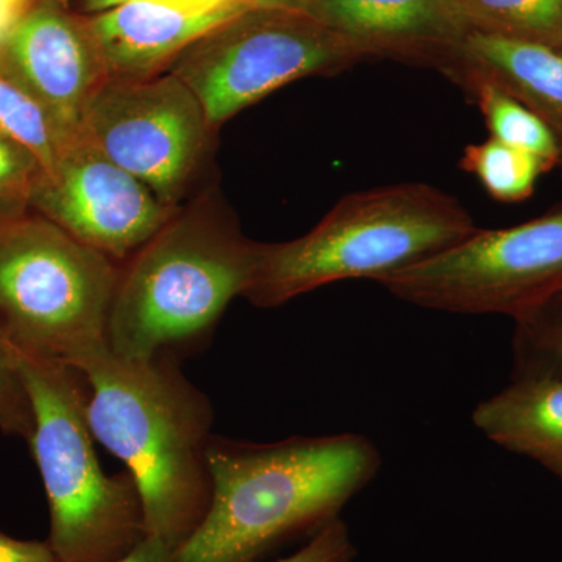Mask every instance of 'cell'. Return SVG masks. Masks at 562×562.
I'll return each instance as SVG.
<instances>
[{"label": "cell", "instance_id": "9", "mask_svg": "<svg viewBox=\"0 0 562 562\" xmlns=\"http://www.w3.org/2000/svg\"><path fill=\"white\" fill-rule=\"evenodd\" d=\"M211 128L176 76L106 79L85 111L81 135L176 209L209 149Z\"/></svg>", "mask_w": 562, "mask_h": 562}, {"label": "cell", "instance_id": "19", "mask_svg": "<svg viewBox=\"0 0 562 562\" xmlns=\"http://www.w3.org/2000/svg\"><path fill=\"white\" fill-rule=\"evenodd\" d=\"M0 135L20 144L40 162L43 176L57 168L63 149L69 140L63 138L49 114L25 91L9 72L0 68Z\"/></svg>", "mask_w": 562, "mask_h": 562}, {"label": "cell", "instance_id": "15", "mask_svg": "<svg viewBox=\"0 0 562 562\" xmlns=\"http://www.w3.org/2000/svg\"><path fill=\"white\" fill-rule=\"evenodd\" d=\"M473 99L484 117L491 138L516 149L530 151L553 171L560 161V149L550 128L528 106L491 81L465 79L458 83Z\"/></svg>", "mask_w": 562, "mask_h": 562}, {"label": "cell", "instance_id": "21", "mask_svg": "<svg viewBox=\"0 0 562 562\" xmlns=\"http://www.w3.org/2000/svg\"><path fill=\"white\" fill-rule=\"evenodd\" d=\"M0 431L31 441L33 409L13 344L0 327Z\"/></svg>", "mask_w": 562, "mask_h": 562}, {"label": "cell", "instance_id": "16", "mask_svg": "<svg viewBox=\"0 0 562 562\" xmlns=\"http://www.w3.org/2000/svg\"><path fill=\"white\" fill-rule=\"evenodd\" d=\"M462 171L472 173L494 201L520 203L528 201L536 184L553 168L541 158L501 140L487 138L469 144L460 160Z\"/></svg>", "mask_w": 562, "mask_h": 562}, {"label": "cell", "instance_id": "1", "mask_svg": "<svg viewBox=\"0 0 562 562\" xmlns=\"http://www.w3.org/2000/svg\"><path fill=\"white\" fill-rule=\"evenodd\" d=\"M209 464V512L171 562H257L314 535L375 479L382 457L355 432L269 443L213 436Z\"/></svg>", "mask_w": 562, "mask_h": 562}, {"label": "cell", "instance_id": "17", "mask_svg": "<svg viewBox=\"0 0 562 562\" xmlns=\"http://www.w3.org/2000/svg\"><path fill=\"white\" fill-rule=\"evenodd\" d=\"M476 32L562 52V0H462Z\"/></svg>", "mask_w": 562, "mask_h": 562}, {"label": "cell", "instance_id": "10", "mask_svg": "<svg viewBox=\"0 0 562 562\" xmlns=\"http://www.w3.org/2000/svg\"><path fill=\"white\" fill-rule=\"evenodd\" d=\"M32 202L52 224L120 265L176 214L83 135L66 144L54 172L41 173Z\"/></svg>", "mask_w": 562, "mask_h": 562}, {"label": "cell", "instance_id": "26", "mask_svg": "<svg viewBox=\"0 0 562 562\" xmlns=\"http://www.w3.org/2000/svg\"><path fill=\"white\" fill-rule=\"evenodd\" d=\"M297 0H254L255 7H281V9H294Z\"/></svg>", "mask_w": 562, "mask_h": 562}, {"label": "cell", "instance_id": "12", "mask_svg": "<svg viewBox=\"0 0 562 562\" xmlns=\"http://www.w3.org/2000/svg\"><path fill=\"white\" fill-rule=\"evenodd\" d=\"M294 10L364 55L442 72L475 27L462 0H297Z\"/></svg>", "mask_w": 562, "mask_h": 562}, {"label": "cell", "instance_id": "3", "mask_svg": "<svg viewBox=\"0 0 562 562\" xmlns=\"http://www.w3.org/2000/svg\"><path fill=\"white\" fill-rule=\"evenodd\" d=\"M479 228L457 198L430 184L353 192L301 238L261 244L243 297L273 308L335 281H379L452 249Z\"/></svg>", "mask_w": 562, "mask_h": 562}, {"label": "cell", "instance_id": "22", "mask_svg": "<svg viewBox=\"0 0 562 562\" xmlns=\"http://www.w3.org/2000/svg\"><path fill=\"white\" fill-rule=\"evenodd\" d=\"M357 547L341 517L324 525L299 552L276 562H353Z\"/></svg>", "mask_w": 562, "mask_h": 562}, {"label": "cell", "instance_id": "4", "mask_svg": "<svg viewBox=\"0 0 562 562\" xmlns=\"http://www.w3.org/2000/svg\"><path fill=\"white\" fill-rule=\"evenodd\" d=\"M261 244L216 213H176L121 268L109 347L131 360L173 358L209 335L249 286Z\"/></svg>", "mask_w": 562, "mask_h": 562}, {"label": "cell", "instance_id": "8", "mask_svg": "<svg viewBox=\"0 0 562 562\" xmlns=\"http://www.w3.org/2000/svg\"><path fill=\"white\" fill-rule=\"evenodd\" d=\"M376 283L422 308L516 319L562 290V202L513 227L479 228L452 249Z\"/></svg>", "mask_w": 562, "mask_h": 562}, {"label": "cell", "instance_id": "24", "mask_svg": "<svg viewBox=\"0 0 562 562\" xmlns=\"http://www.w3.org/2000/svg\"><path fill=\"white\" fill-rule=\"evenodd\" d=\"M173 550L160 539L147 536L127 557L116 562H171Z\"/></svg>", "mask_w": 562, "mask_h": 562}, {"label": "cell", "instance_id": "18", "mask_svg": "<svg viewBox=\"0 0 562 562\" xmlns=\"http://www.w3.org/2000/svg\"><path fill=\"white\" fill-rule=\"evenodd\" d=\"M513 321L512 379L562 380V290Z\"/></svg>", "mask_w": 562, "mask_h": 562}, {"label": "cell", "instance_id": "2", "mask_svg": "<svg viewBox=\"0 0 562 562\" xmlns=\"http://www.w3.org/2000/svg\"><path fill=\"white\" fill-rule=\"evenodd\" d=\"M92 436L138 486L147 536L176 552L209 512L213 408L173 358L131 360L106 350L79 369Z\"/></svg>", "mask_w": 562, "mask_h": 562}, {"label": "cell", "instance_id": "7", "mask_svg": "<svg viewBox=\"0 0 562 562\" xmlns=\"http://www.w3.org/2000/svg\"><path fill=\"white\" fill-rule=\"evenodd\" d=\"M361 60L353 44L303 11L251 7L195 41L171 72L194 92L214 131L292 81L335 76Z\"/></svg>", "mask_w": 562, "mask_h": 562}, {"label": "cell", "instance_id": "13", "mask_svg": "<svg viewBox=\"0 0 562 562\" xmlns=\"http://www.w3.org/2000/svg\"><path fill=\"white\" fill-rule=\"evenodd\" d=\"M454 83L491 81L528 106L550 128L562 177V52L473 31L442 70Z\"/></svg>", "mask_w": 562, "mask_h": 562}, {"label": "cell", "instance_id": "5", "mask_svg": "<svg viewBox=\"0 0 562 562\" xmlns=\"http://www.w3.org/2000/svg\"><path fill=\"white\" fill-rule=\"evenodd\" d=\"M14 353L32 403L29 446L49 505L47 543L60 562L122 560L147 538L146 517L132 473L109 475L99 462L87 379L70 366Z\"/></svg>", "mask_w": 562, "mask_h": 562}, {"label": "cell", "instance_id": "6", "mask_svg": "<svg viewBox=\"0 0 562 562\" xmlns=\"http://www.w3.org/2000/svg\"><path fill=\"white\" fill-rule=\"evenodd\" d=\"M120 273L50 221L0 222V327L22 353L81 369L110 350Z\"/></svg>", "mask_w": 562, "mask_h": 562}, {"label": "cell", "instance_id": "20", "mask_svg": "<svg viewBox=\"0 0 562 562\" xmlns=\"http://www.w3.org/2000/svg\"><path fill=\"white\" fill-rule=\"evenodd\" d=\"M41 173L31 151L0 135V222L20 220Z\"/></svg>", "mask_w": 562, "mask_h": 562}, {"label": "cell", "instance_id": "23", "mask_svg": "<svg viewBox=\"0 0 562 562\" xmlns=\"http://www.w3.org/2000/svg\"><path fill=\"white\" fill-rule=\"evenodd\" d=\"M0 562H60L47 541H22L0 531Z\"/></svg>", "mask_w": 562, "mask_h": 562}, {"label": "cell", "instance_id": "11", "mask_svg": "<svg viewBox=\"0 0 562 562\" xmlns=\"http://www.w3.org/2000/svg\"><path fill=\"white\" fill-rule=\"evenodd\" d=\"M0 68L31 92L66 140L81 135L88 103L109 79L87 22L52 5L25 13L0 47Z\"/></svg>", "mask_w": 562, "mask_h": 562}, {"label": "cell", "instance_id": "25", "mask_svg": "<svg viewBox=\"0 0 562 562\" xmlns=\"http://www.w3.org/2000/svg\"><path fill=\"white\" fill-rule=\"evenodd\" d=\"M29 0H0V47L27 13Z\"/></svg>", "mask_w": 562, "mask_h": 562}, {"label": "cell", "instance_id": "14", "mask_svg": "<svg viewBox=\"0 0 562 562\" xmlns=\"http://www.w3.org/2000/svg\"><path fill=\"white\" fill-rule=\"evenodd\" d=\"M472 420L490 441L539 462L562 483V380L512 379L473 409Z\"/></svg>", "mask_w": 562, "mask_h": 562}]
</instances>
